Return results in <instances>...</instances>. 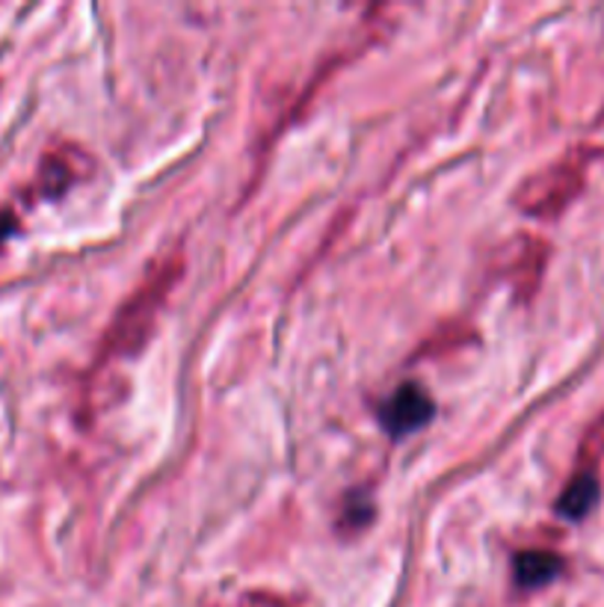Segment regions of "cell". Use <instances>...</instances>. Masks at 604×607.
Segmentation results:
<instances>
[{
  "label": "cell",
  "instance_id": "obj_6",
  "mask_svg": "<svg viewBox=\"0 0 604 607\" xmlns=\"http://www.w3.org/2000/svg\"><path fill=\"white\" fill-rule=\"evenodd\" d=\"M563 570V560L554 551H521L516 557V581L521 587H542Z\"/></svg>",
  "mask_w": 604,
  "mask_h": 607
},
{
  "label": "cell",
  "instance_id": "obj_1",
  "mask_svg": "<svg viewBox=\"0 0 604 607\" xmlns=\"http://www.w3.org/2000/svg\"><path fill=\"white\" fill-rule=\"evenodd\" d=\"M181 273H184L181 256L163 258L151 267L140 288L125 300V305L110 323L105 342H101V359H125V356H133L145 347L151 329L158 323V314H161L163 303L170 300Z\"/></svg>",
  "mask_w": 604,
  "mask_h": 607
},
{
  "label": "cell",
  "instance_id": "obj_4",
  "mask_svg": "<svg viewBox=\"0 0 604 607\" xmlns=\"http://www.w3.org/2000/svg\"><path fill=\"white\" fill-rule=\"evenodd\" d=\"M89 172V158L75 145H63L57 152H51L42 161L39 170V193L42 196H60L66 193L75 181H80Z\"/></svg>",
  "mask_w": 604,
  "mask_h": 607
},
{
  "label": "cell",
  "instance_id": "obj_2",
  "mask_svg": "<svg viewBox=\"0 0 604 607\" xmlns=\"http://www.w3.org/2000/svg\"><path fill=\"white\" fill-rule=\"evenodd\" d=\"M584 154L569 152L521 181L513 202H516V208H519L521 214H528V217L554 219L578 199V193L584 191Z\"/></svg>",
  "mask_w": 604,
  "mask_h": 607
},
{
  "label": "cell",
  "instance_id": "obj_9",
  "mask_svg": "<svg viewBox=\"0 0 604 607\" xmlns=\"http://www.w3.org/2000/svg\"><path fill=\"white\" fill-rule=\"evenodd\" d=\"M246 607H288L282 598L273 596H249L246 598Z\"/></svg>",
  "mask_w": 604,
  "mask_h": 607
},
{
  "label": "cell",
  "instance_id": "obj_7",
  "mask_svg": "<svg viewBox=\"0 0 604 607\" xmlns=\"http://www.w3.org/2000/svg\"><path fill=\"white\" fill-rule=\"evenodd\" d=\"M595 501H598V480H595L593 471H581V475L572 477V484L563 489L558 510L563 512L567 519H584L586 512L595 507Z\"/></svg>",
  "mask_w": 604,
  "mask_h": 607
},
{
  "label": "cell",
  "instance_id": "obj_3",
  "mask_svg": "<svg viewBox=\"0 0 604 607\" xmlns=\"http://www.w3.org/2000/svg\"><path fill=\"white\" fill-rule=\"evenodd\" d=\"M433 398H430L421 386H416V382H407V386H400V389L382 403V409H379V421H382V427H386L391 436L400 438L424 427L427 421L433 418Z\"/></svg>",
  "mask_w": 604,
  "mask_h": 607
},
{
  "label": "cell",
  "instance_id": "obj_5",
  "mask_svg": "<svg viewBox=\"0 0 604 607\" xmlns=\"http://www.w3.org/2000/svg\"><path fill=\"white\" fill-rule=\"evenodd\" d=\"M513 261L510 267V279L516 285H537L539 279H542V267H546L548 258V247L542 240L530 238V235H521L516 243H513Z\"/></svg>",
  "mask_w": 604,
  "mask_h": 607
},
{
  "label": "cell",
  "instance_id": "obj_8",
  "mask_svg": "<svg viewBox=\"0 0 604 607\" xmlns=\"http://www.w3.org/2000/svg\"><path fill=\"white\" fill-rule=\"evenodd\" d=\"M15 226H19V223H15V217H12L10 210H0V243L10 238L12 231H15Z\"/></svg>",
  "mask_w": 604,
  "mask_h": 607
}]
</instances>
